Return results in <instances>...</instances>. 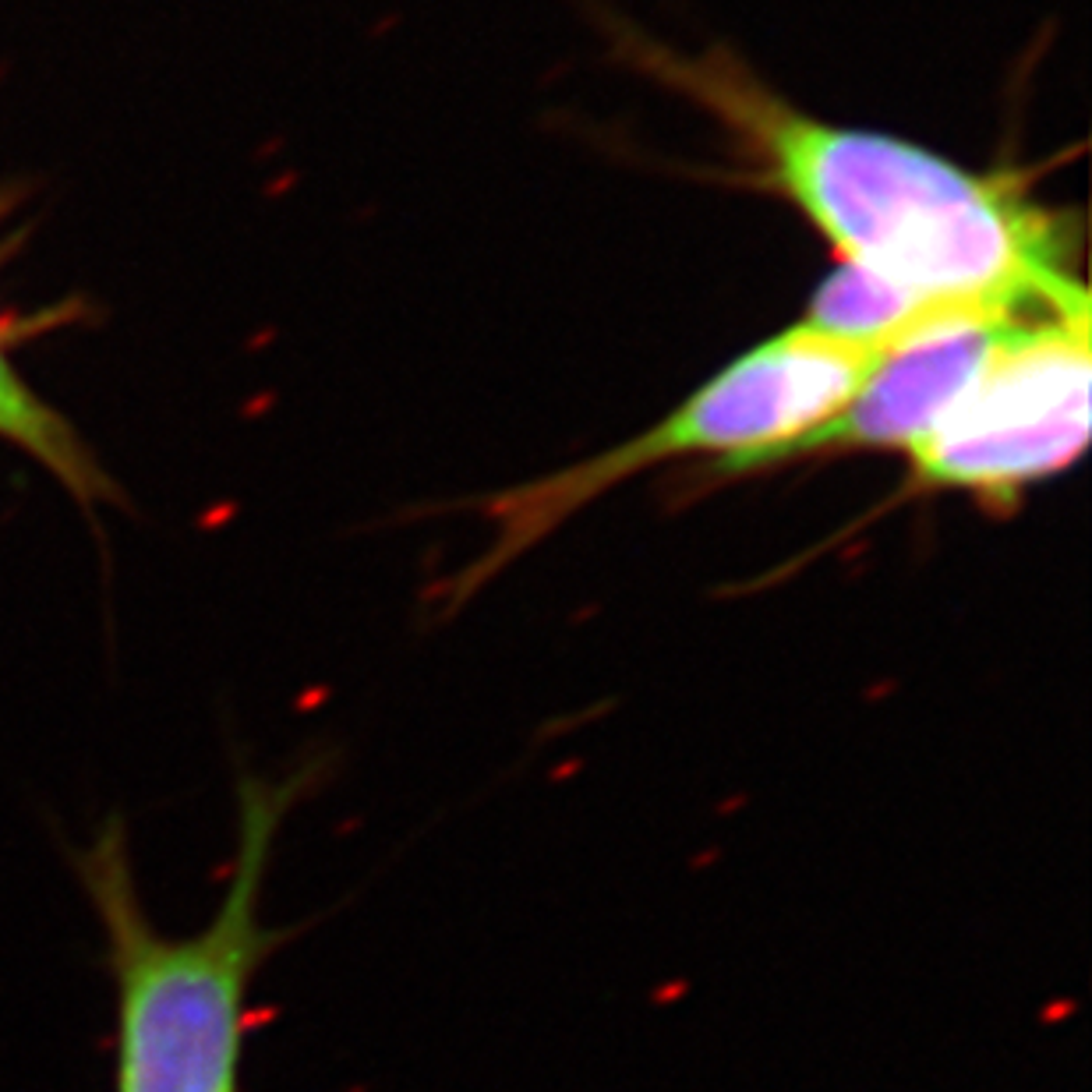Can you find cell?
<instances>
[{"mask_svg":"<svg viewBox=\"0 0 1092 1092\" xmlns=\"http://www.w3.org/2000/svg\"><path fill=\"white\" fill-rule=\"evenodd\" d=\"M880 354L799 322L735 358L640 435L492 495L481 506L492 538L446 587L450 605L460 608L595 498L650 467L686 456H715L725 474L775 467L795 438L820 428L856 393Z\"/></svg>","mask_w":1092,"mask_h":1092,"instance_id":"3","label":"cell"},{"mask_svg":"<svg viewBox=\"0 0 1092 1092\" xmlns=\"http://www.w3.org/2000/svg\"><path fill=\"white\" fill-rule=\"evenodd\" d=\"M0 438L19 443L25 453H32L43 467L54 471L74 495L96 498L107 492V478L99 474L82 438L74 435V428L14 375L4 351H0Z\"/></svg>","mask_w":1092,"mask_h":1092,"instance_id":"6","label":"cell"},{"mask_svg":"<svg viewBox=\"0 0 1092 1092\" xmlns=\"http://www.w3.org/2000/svg\"><path fill=\"white\" fill-rule=\"evenodd\" d=\"M1089 304L1022 315L941 425L909 453L912 485L1011 506L1089 443Z\"/></svg>","mask_w":1092,"mask_h":1092,"instance_id":"4","label":"cell"},{"mask_svg":"<svg viewBox=\"0 0 1092 1092\" xmlns=\"http://www.w3.org/2000/svg\"><path fill=\"white\" fill-rule=\"evenodd\" d=\"M1043 315V311H1039ZM1022 315L1004 311H947L877 358L856 393L831 418L775 460H807L831 453H912L930 435L959 396L994 358L1007 326Z\"/></svg>","mask_w":1092,"mask_h":1092,"instance_id":"5","label":"cell"},{"mask_svg":"<svg viewBox=\"0 0 1092 1092\" xmlns=\"http://www.w3.org/2000/svg\"><path fill=\"white\" fill-rule=\"evenodd\" d=\"M333 775L318 750L279 775L234 760L237 842L231 880L213 919L188 937L156 930L134 880L128 820L107 814L64 856L103 930L117 997L114 1092H241L248 994L259 969L291 941L294 927L259 916L266 870L294 807Z\"/></svg>","mask_w":1092,"mask_h":1092,"instance_id":"2","label":"cell"},{"mask_svg":"<svg viewBox=\"0 0 1092 1092\" xmlns=\"http://www.w3.org/2000/svg\"><path fill=\"white\" fill-rule=\"evenodd\" d=\"M619 54L735 134L760 181L789 199L842 266L934 308H1086L1074 226L1019 174H979L894 134L820 121L728 50H682L623 32Z\"/></svg>","mask_w":1092,"mask_h":1092,"instance_id":"1","label":"cell"}]
</instances>
